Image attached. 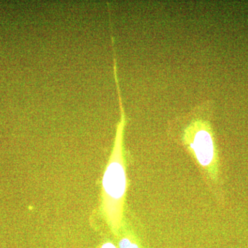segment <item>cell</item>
<instances>
[{"mask_svg": "<svg viewBox=\"0 0 248 248\" xmlns=\"http://www.w3.org/2000/svg\"><path fill=\"white\" fill-rule=\"evenodd\" d=\"M114 77L118 95L120 120L117 125L113 148L103 177L102 187L104 213L112 229L117 231L122 225L124 198L127 189V178L123 156L124 131L126 118L118 77Z\"/></svg>", "mask_w": 248, "mask_h": 248, "instance_id": "obj_1", "label": "cell"}, {"mask_svg": "<svg viewBox=\"0 0 248 248\" xmlns=\"http://www.w3.org/2000/svg\"><path fill=\"white\" fill-rule=\"evenodd\" d=\"M189 131L188 147L195 155L199 164L208 168L215 161V145L211 133L204 124L195 123Z\"/></svg>", "mask_w": 248, "mask_h": 248, "instance_id": "obj_2", "label": "cell"}, {"mask_svg": "<svg viewBox=\"0 0 248 248\" xmlns=\"http://www.w3.org/2000/svg\"><path fill=\"white\" fill-rule=\"evenodd\" d=\"M120 248H139L138 245L131 242L130 239L127 238L121 240L120 242Z\"/></svg>", "mask_w": 248, "mask_h": 248, "instance_id": "obj_3", "label": "cell"}, {"mask_svg": "<svg viewBox=\"0 0 248 248\" xmlns=\"http://www.w3.org/2000/svg\"><path fill=\"white\" fill-rule=\"evenodd\" d=\"M102 248H116L115 246L111 243H107L102 246Z\"/></svg>", "mask_w": 248, "mask_h": 248, "instance_id": "obj_4", "label": "cell"}]
</instances>
